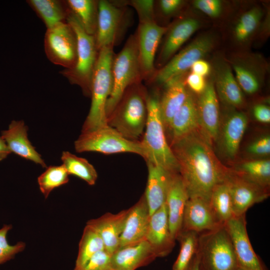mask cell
Segmentation results:
<instances>
[{
	"label": "cell",
	"mask_w": 270,
	"mask_h": 270,
	"mask_svg": "<svg viewBox=\"0 0 270 270\" xmlns=\"http://www.w3.org/2000/svg\"><path fill=\"white\" fill-rule=\"evenodd\" d=\"M170 146L189 198H199L210 202L214 187L226 181L230 171L217 158L212 142L198 128Z\"/></svg>",
	"instance_id": "1"
},
{
	"label": "cell",
	"mask_w": 270,
	"mask_h": 270,
	"mask_svg": "<svg viewBox=\"0 0 270 270\" xmlns=\"http://www.w3.org/2000/svg\"><path fill=\"white\" fill-rule=\"evenodd\" d=\"M148 98L146 90L139 82L129 86L108 116V125L127 139L138 140L146 123Z\"/></svg>",
	"instance_id": "2"
},
{
	"label": "cell",
	"mask_w": 270,
	"mask_h": 270,
	"mask_svg": "<svg viewBox=\"0 0 270 270\" xmlns=\"http://www.w3.org/2000/svg\"><path fill=\"white\" fill-rule=\"evenodd\" d=\"M112 47H104L98 51L92 78L91 105L82 132H90L108 125L106 108L113 86Z\"/></svg>",
	"instance_id": "3"
},
{
	"label": "cell",
	"mask_w": 270,
	"mask_h": 270,
	"mask_svg": "<svg viewBox=\"0 0 270 270\" xmlns=\"http://www.w3.org/2000/svg\"><path fill=\"white\" fill-rule=\"evenodd\" d=\"M162 120L159 99L148 96V118L142 140L144 160L172 174H179V166L168 144Z\"/></svg>",
	"instance_id": "4"
},
{
	"label": "cell",
	"mask_w": 270,
	"mask_h": 270,
	"mask_svg": "<svg viewBox=\"0 0 270 270\" xmlns=\"http://www.w3.org/2000/svg\"><path fill=\"white\" fill-rule=\"evenodd\" d=\"M66 22L76 35V60L72 68L64 69L60 72L70 83L80 86L84 94L90 96L92 78L98 54L95 36L86 32L78 19L68 9Z\"/></svg>",
	"instance_id": "5"
},
{
	"label": "cell",
	"mask_w": 270,
	"mask_h": 270,
	"mask_svg": "<svg viewBox=\"0 0 270 270\" xmlns=\"http://www.w3.org/2000/svg\"><path fill=\"white\" fill-rule=\"evenodd\" d=\"M196 256L200 270H238L239 268L224 225L200 233Z\"/></svg>",
	"instance_id": "6"
},
{
	"label": "cell",
	"mask_w": 270,
	"mask_h": 270,
	"mask_svg": "<svg viewBox=\"0 0 270 270\" xmlns=\"http://www.w3.org/2000/svg\"><path fill=\"white\" fill-rule=\"evenodd\" d=\"M113 86L107 101L106 118L112 112L127 88L139 82L142 74L136 35L128 39L121 51L114 57L112 65Z\"/></svg>",
	"instance_id": "7"
},
{
	"label": "cell",
	"mask_w": 270,
	"mask_h": 270,
	"mask_svg": "<svg viewBox=\"0 0 270 270\" xmlns=\"http://www.w3.org/2000/svg\"><path fill=\"white\" fill-rule=\"evenodd\" d=\"M74 145L78 152H93L106 154L130 152L140 155L144 158L145 157L141 141L127 139L108 125L82 132Z\"/></svg>",
	"instance_id": "8"
},
{
	"label": "cell",
	"mask_w": 270,
	"mask_h": 270,
	"mask_svg": "<svg viewBox=\"0 0 270 270\" xmlns=\"http://www.w3.org/2000/svg\"><path fill=\"white\" fill-rule=\"evenodd\" d=\"M44 50L53 64L72 68L76 60V40L74 32L66 22H60L47 28L44 40Z\"/></svg>",
	"instance_id": "9"
},
{
	"label": "cell",
	"mask_w": 270,
	"mask_h": 270,
	"mask_svg": "<svg viewBox=\"0 0 270 270\" xmlns=\"http://www.w3.org/2000/svg\"><path fill=\"white\" fill-rule=\"evenodd\" d=\"M212 34H204L195 38L156 73L154 79L159 84H165L174 77L184 74L192 65L208 54L214 45Z\"/></svg>",
	"instance_id": "10"
},
{
	"label": "cell",
	"mask_w": 270,
	"mask_h": 270,
	"mask_svg": "<svg viewBox=\"0 0 270 270\" xmlns=\"http://www.w3.org/2000/svg\"><path fill=\"white\" fill-rule=\"evenodd\" d=\"M226 182L230 188L234 216L246 214L252 206L264 201L270 196V188L246 179L232 169Z\"/></svg>",
	"instance_id": "11"
},
{
	"label": "cell",
	"mask_w": 270,
	"mask_h": 270,
	"mask_svg": "<svg viewBox=\"0 0 270 270\" xmlns=\"http://www.w3.org/2000/svg\"><path fill=\"white\" fill-rule=\"evenodd\" d=\"M245 215L234 216L224 224L230 236L238 267L243 270H265L250 244Z\"/></svg>",
	"instance_id": "12"
},
{
	"label": "cell",
	"mask_w": 270,
	"mask_h": 270,
	"mask_svg": "<svg viewBox=\"0 0 270 270\" xmlns=\"http://www.w3.org/2000/svg\"><path fill=\"white\" fill-rule=\"evenodd\" d=\"M167 28L154 22H140L136 35L142 76L148 78L154 71L156 53Z\"/></svg>",
	"instance_id": "13"
},
{
	"label": "cell",
	"mask_w": 270,
	"mask_h": 270,
	"mask_svg": "<svg viewBox=\"0 0 270 270\" xmlns=\"http://www.w3.org/2000/svg\"><path fill=\"white\" fill-rule=\"evenodd\" d=\"M200 128L211 142L216 141L220 128V110L214 82H206L196 102Z\"/></svg>",
	"instance_id": "14"
},
{
	"label": "cell",
	"mask_w": 270,
	"mask_h": 270,
	"mask_svg": "<svg viewBox=\"0 0 270 270\" xmlns=\"http://www.w3.org/2000/svg\"><path fill=\"white\" fill-rule=\"evenodd\" d=\"M145 240L157 258L166 256L172 251L176 240L170 230L166 202L150 216Z\"/></svg>",
	"instance_id": "15"
},
{
	"label": "cell",
	"mask_w": 270,
	"mask_h": 270,
	"mask_svg": "<svg viewBox=\"0 0 270 270\" xmlns=\"http://www.w3.org/2000/svg\"><path fill=\"white\" fill-rule=\"evenodd\" d=\"M222 225L214 215L209 201L199 198H188L184 212L182 230L200 234Z\"/></svg>",
	"instance_id": "16"
},
{
	"label": "cell",
	"mask_w": 270,
	"mask_h": 270,
	"mask_svg": "<svg viewBox=\"0 0 270 270\" xmlns=\"http://www.w3.org/2000/svg\"><path fill=\"white\" fill-rule=\"evenodd\" d=\"M122 17V12L115 5L108 0L98 2V23L95 35L97 49L112 47L118 34Z\"/></svg>",
	"instance_id": "17"
},
{
	"label": "cell",
	"mask_w": 270,
	"mask_h": 270,
	"mask_svg": "<svg viewBox=\"0 0 270 270\" xmlns=\"http://www.w3.org/2000/svg\"><path fill=\"white\" fill-rule=\"evenodd\" d=\"M150 217L148 206L144 194L138 202L128 208L120 236L119 248L145 240Z\"/></svg>",
	"instance_id": "18"
},
{
	"label": "cell",
	"mask_w": 270,
	"mask_h": 270,
	"mask_svg": "<svg viewBox=\"0 0 270 270\" xmlns=\"http://www.w3.org/2000/svg\"><path fill=\"white\" fill-rule=\"evenodd\" d=\"M188 198L182 176L178 173L173 174L168 185L166 204L170 230L176 240L182 228L184 212Z\"/></svg>",
	"instance_id": "19"
},
{
	"label": "cell",
	"mask_w": 270,
	"mask_h": 270,
	"mask_svg": "<svg viewBox=\"0 0 270 270\" xmlns=\"http://www.w3.org/2000/svg\"><path fill=\"white\" fill-rule=\"evenodd\" d=\"M248 124V118L244 113L234 112L228 115L220 128L216 141L226 158L232 160L236 156Z\"/></svg>",
	"instance_id": "20"
},
{
	"label": "cell",
	"mask_w": 270,
	"mask_h": 270,
	"mask_svg": "<svg viewBox=\"0 0 270 270\" xmlns=\"http://www.w3.org/2000/svg\"><path fill=\"white\" fill-rule=\"evenodd\" d=\"M128 213V209L116 214L108 212L86 223L98 232L103 240L105 250L110 255L120 247V236Z\"/></svg>",
	"instance_id": "21"
},
{
	"label": "cell",
	"mask_w": 270,
	"mask_h": 270,
	"mask_svg": "<svg viewBox=\"0 0 270 270\" xmlns=\"http://www.w3.org/2000/svg\"><path fill=\"white\" fill-rule=\"evenodd\" d=\"M156 258L150 245L144 240L120 248L111 255V266L114 270H135Z\"/></svg>",
	"instance_id": "22"
},
{
	"label": "cell",
	"mask_w": 270,
	"mask_h": 270,
	"mask_svg": "<svg viewBox=\"0 0 270 270\" xmlns=\"http://www.w3.org/2000/svg\"><path fill=\"white\" fill-rule=\"evenodd\" d=\"M28 127L22 120H12L6 130L2 132L1 136L10 152L20 157L46 168L41 156L36 150L28 138Z\"/></svg>",
	"instance_id": "23"
},
{
	"label": "cell",
	"mask_w": 270,
	"mask_h": 270,
	"mask_svg": "<svg viewBox=\"0 0 270 270\" xmlns=\"http://www.w3.org/2000/svg\"><path fill=\"white\" fill-rule=\"evenodd\" d=\"M214 88L218 96L224 104L240 107L244 103L243 92L238 84L230 65L224 60L214 66Z\"/></svg>",
	"instance_id": "24"
},
{
	"label": "cell",
	"mask_w": 270,
	"mask_h": 270,
	"mask_svg": "<svg viewBox=\"0 0 270 270\" xmlns=\"http://www.w3.org/2000/svg\"><path fill=\"white\" fill-rule=\"evenodd\" d=\"M146 164L148 177L144 194L151 216L166 202L170 182L174 174L150 162Z\"/></svg>",
	"instance_id": "25"
},
{
	"label": "cell",
	"mask_w": 270,
	"mask_h": 270,
	"mask_svg": "<svg viewBox=\"0 0 270 270\" xmlns=\"http://www.w3.org/2000/svg\"><path fill=\"white\" fill-rule=\"evenodd\" d=\"M166 88L160 100V110L165 130L173 117L184 104L188 92L186 87L183 74L171 79L166 84Z\"/></svg>",
	"instance_id": "26"
},
{
	"label": "cell",
	"mask_w": 270,
	"mask_h": 270,
	"mask_svg": "<svg viewBox=\"0 0 270 270\" xmlns=\"http://www.w3.org/2000/svg\"><path fill=\"white\" fill-rule=\"evenodd\" d=\"M200 26V22L193 18H184L177 21L166 36L160 53V62L164 63L172 58Z\"/></svg>",
	"instance_id": "27"
},
{
	"label": "cell",
	"mask_w": 270,
	"mask_h": 270,
	"mask_svg": "<svg viewBox=\"0 0 270 270\" xmlns=\"http://www.w3.org/2000/svg\"><path fill=\"white\" fill-rule=\"evenodd\" d=\"M198 128L196 102L188 92L186 100L173 117L166 132L168 130L170 132L171 144Z\"/></svg>",
	"instance_id": "28"
},
{
	"label": "cell",
	"mask_w": 270,
	"mask_h": 270,
	"mask_svg": "<svg viewBox=\"0 0 270 270\" xmlns=\"http://www.w3.org/2000/svg\"><path fill=\"white\" fill-rule=\"evenodd\" d=\"M250 57L237 58L232 62L234 76L242 92L248 94L258 92L264 78L260 64Z\"/></svg>",
	"instance_id": "29"
},
{
	"label": "cell",
	"mask_w": 270,
	"mask_h": 270,
	"mask_svg": "<svg viewBox=\"0 0 270 270\" xmlns=\"http://www.w3.org/2000/svg\"><path fill=\"white\" fill-rule=\"evenodd\" d=\"M27 2L41 18L47 28L66 22L68 9L64 1L28 0Z\"/></svg>",
	"instance_id": "30"
},
{
	"label": "cell",
	"mask_w": 270,
	"mask_h": 270,
	"mask_svg": "<svg viewBox=\"0 0 270 270\" xmlns=\"http://www.w3.org/2000/svg\"><path fill=\"white\" fill-rule=\"evenodd\" d=\"M69 10L78 19L86 32L95 36L98 23V2L93 0L64 1Z\"/></svg>",
	"instance_id": "31"
},
{
	"label": "cell",
	"mask_w": 270,
	"mask_h": 270,
	"mask_svg": "<svg viewBox=\"0 0 270 270\" xmlns=\"http://www.w3.org/2000/svg\"><path fill=\"white\" fill-rule=\"evenodd\" d=\"M232 170L246 179L262 187L270 188V160L259 159L245 161Z\"/></svg>",
	"instance_id": "32"
},
{
	"label": "cell",
	"mask_w": 270,
	"mask_h": 270,
	"mask_svg": "<svg viewBox=\"0 0 270 270\" xmlns=\"http://www.w3.org/2000/svg\"><path fill=\"white\" fill-rule=\"evenodd\" d=\"M62 166L68 174L76 176L88 184H95L98 174L94 166L84 158L78 157L68 151L62 153Z\"/></svg>",
	"instance_id": "33"
},
{
	"label": "cell",
	"mask_w": 270,
	"mask_h": 270,
	"mask_svg": "<svg viewBox=\"0 0 270 270\" xmlns=\"http://www.w3.org/2000/svg\"><path fill=\"white\" fill-rule=\"evenodd\" d=\"M105 250L103 240L98 232L86 224L78 245V251L74 270L82 268L96 252Z\"/></svg>",
	"instance_id": "34"
},
{
	"label": "cell",
	"mask_w": 270,
	"mask_h": 270,
	"mask_svg": "<svg viewBox=\"0 0 270 270\" xmlns=\"http://www.w3.org/2000/svg\"><path fill=\"white\" fill-rule=\"evenodd\" d=\"M210 204L222 224L224 225L234 216L230 188L226 181L214 187L210 196Z\"/></svg>",
	"instance_id": "35"
},
{
	"label": "cell",
	"mask_w": 270,
	"mask_h": 270,
	"mask_svg": "<svg viewBox=\"0 0 270 270\" xmlns=\"http://www.w3.org/2000/svg\"><path fill=\"white\" fill-rule=\"evenodd\" d=\"M199 233L192 230H182L176 240L180 244L178 255L172 266V270H187L196 255Z\"/></svg>",
	"instance_id": "36"
},
{
	"label": "cell",
	"mask_w": 270,
	"mask_h": 270,
	"mask_svg": "<svg viewBox=\"0 0 270 270\" xmlns=\"http://www.w3.org/2000/svg\"><path fill=\"white\" fill-rule=\"evenodd\" d=\"M68 174L62 165L50 166L38 178L41 192L46 198L54 189L69 181Z\"/></svg>",
	"instance_id": "37"
},
{
	"label": "cell",
	"mask_w": 270,
	"mask_h": 270,
	"mask_svg": "<svg viewBox=\"0 0 270 270\" xmlns=\"http://www.w3.org/2000/svg\"><path fill=\"white\" fill-rule=\"evenodd\" d=\"M262 11L258 7H254L244 13L236 24L234 36L236 40H247L256 30L262 18Z\"/></svg>",
	"instance_id": "38"
},
{
	"label": "cell",
	"mask_w": 270,
	"mask_h": 270,
	"mask_svg": "<svg viewBox=\"0 0 270 270\" xmlns=\"http://www.w3.org/2000/svg\"><path fill=\"white\" fill-rule=\"evenodd\" d=\"M12 228V225L4 224L0 229V264L12 258L15 254L22 252L26 247V244L22 242L14 245H10L8 243L7 234Z\"/></svg>",
	"instance_id": "39"
},
{
	"label": "cell",
	"mask_w": 270,
	"mask_h": 270,
	"mask_svg": "<svg viewBox=\"0 0 270 270\" xmlns=\"http://www.w3.org/2000/svg\"><path fill=\"white\" fill-rule=\"evenodd\" d=\"M111 268V255L103 250L93 255L78 270H110Z\"/></svg>",
	"instance_id": "40"
},
{
	"label": "cell",
	"mask_w": 270,
	"mask_h": 270,
	"mask_svg": "<svg viewBox=\"0 0 270 270\" xmlns=\"http://www.w3.org/2000/svg\"><path fill=\"white\" fill-rule=\"evenodd\" d=\"M131 3L138 12L140 22H154V0H136Z\"/></svg>",
	"instance_id": "41"
},
{
	"label": "cell",
	"mask_w": 270,
	"mask_h": 270,
	"mask_svg": "<svg viewBox=\"0 0 270 270\" xmlns=\"http://www.w3.org/2000/svg\"><path fill=\"white\" fill-rule=\"evenodd\" d=\"M247 152L256 157H266L270 154V136L265 135L260 137L248 146Z\"/></svg>",
	"instance_id": "42"
},
{
	"label": "cell",
	"mask_w": 270,
	"mask_h": 270,
	"mask_svg": "<svg viewBox=\"0 0 270 270\" xmlns=\"http://www.w3.org/2000/svg\"><path fill=\"white\" fill-rule=\"evenodd\" d=\"M194 6L207 16L217 18L222 10V5L219 0H196L194 2Z\"/></svg>",
	"instance_id": "43"
},
{
	"label": "cell",
	"mask_w": 270,
	"mask_h": 270,
	"mask_svg": "<svg viewBox=\"0 0 270 270\" xmlns=\"http://www.w3.org/2000/svg\"><path fill=\"white\" fill-rule=\"evenodd\" d=\"M186 82L193 92L200 94L204 91L206 85L204 77L192 72L188 76Z\"/></svg>",
	"instance_id": "44"
},
{
	"label": "cell",
	"mask_w": 270,
	"mask_h": 270,
	"mask_svg": "<svg viewBox=\"0 0 270 270\" xmlns=\"http://www.w3.org/2000/svg\"><path fill=\"white\" fill-rule=\"evenodd\" d=\"M253 115L256 120L264 124L270 122V108L268 105L256 104L252 110Z\"/></svg>",
	"instance_id": "45"
},
{
	"label": "cell",
	"mask_w": 270,
	"mask_h": 270,
	"mask_svg": "<svg viewBox=\"0 0 270 270\" xmlns=\"http://www.w3.org/2000/svg\"><path fill=\"white\" fill-rule=\"evenodd\" d=\"M183 2L181 0H161L159 4L162 13L166 16H170L176 12Z\"/></svg>",
	"instance_id": "46"
},
{
	"label": "cell",
	"mask_w": 270,
	"mask_h": 270,
	"mask_svg": "<svg viewBox=\"0 0 270 270\" xmlns=\"http://www.w3.org/2000/svg\"><path fill=\"white\" fill-rule=\"evenodd\" d=\"M192 72L204 77L210 71V66L208 62L202 59L195 62L190 68Z\"/></svg>",
	"instance_id": "47"
},
{
	"label": "cell",
	"mask_w": 270,
	"mask_h": 270,
	"mask_svg": "<svg viewBox=\"0 0 270 270\" xmlns=\"http://www.w3.org/2000/svg\"><path fill=\"white\" fill-rule=\"evenodd\" d=\"M10 153L5 141L0 136V162L6 158Z\"/></svg>",
	"instance_id": "48"
},
{
	"label": "cell",
	"mask_w": 270,
	"mask_h": 270,
	"mask_svg": "<svg viewBox=\"0 0 270 270\" xmlns=\"http://www.w3.org/2000/svg\"><path fill=\"white\" fill-rule=\"evenodd\" d=\"M187 270H200L198 266V260L196 255L194 256Z\"/></svg>",
	"instance_id": "49"
},
{
	"label": "cell",
	"mask_w": 270,
	"mask_h": 270,
	"mask_svg": "<svg viewBox=\"0 0 270 270\" xmlns=\"http://www.w3.org/2000/svg\"><path fill=\"white\" fill-rule=\"evenodd\" d=\"M238 270H243L239 268Z\"/></svg>",
	"instance_id": "50"
},
{
	"label": "cell",
	"mask_w": 270,
	"mask_h": 270,
	"mask_svg": "<svg viewBox=\"0 0 270 270\" xmlns=\"http://www.w3.org/2000/svg\"><path fill=\"white\" fill-rule=\"evenodd\" d=\"M110 270H114V269H112V268H111Z\"/></svg>",
	"instance_id": "51"
}]
</instances>
